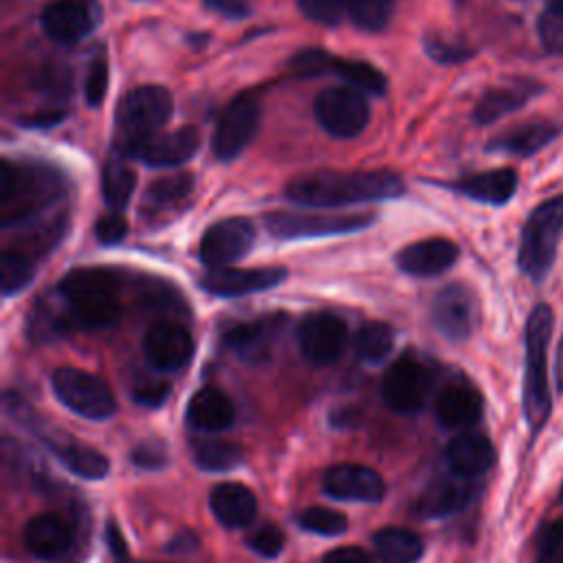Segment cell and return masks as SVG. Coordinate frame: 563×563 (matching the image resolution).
Masks as SVG:
<instances>
[{"label":"cell","instance_id":"6da1fadb","mask_svg":"<svg viewBox=\"0 0 563 563\" xmlns=\"http://www.w3.org/2000/svg\"><path fill=\"white\" fill-rule=\"evenodd\" d=\"M405 191L402 180L387 169L334 172L319 169L297 176L286 187V198L306 207H343L369 200L396 198Z\"/></svg>","mask_w":563,"mask_h":563},{"label":"cell","instance_id":"7a4b0ae2","mask_svg":"<svg viewBox=\"0 0 563 563\" xmlns=\"http://www.w3.org/2000/svg\"><path fill=\"white\" fill-rule=\"evenodd\" d=\"M68 328L99 330L121 314L119 277L103 266L68 271L55 288Z\"/></svg>","mask_w":563,"mask_h":563},{"label":"cell","instance_id":"3957f363","mask_svg":"<svg viewBox=\"0 0 563 563\" xmlns=\"http://www.w3.org/2000/svg\"><path fill=\"white\" fill-rule=\"evenodd\" d=\"M66 191L59 169L44 163L4 161L0 172V220L11 227L35 218Z\"/></svg>","mask_w":563,"mask_h":563},{"label":"cell","instance_id":"277c9868","mask_svg":"<svg viewBox=\"0 0 563 563\" xmlns=\"http://www.w3.org/2000/svg\"><path fill=\"white\" fill-rule=\"evenodd\" d=\"M552 308L537 303L526 321V374H523V413L532 433L541 431L550 418L552 396L548 383V347L552 339Z\"/></svg>","mask_w":563,"mask_h":563},{"label":"cell","instance_id":"5b68a950","mask_svg":"<svg viewBox=\"0 0 563 563\" xmlns=\"http://www.w3.org/2000/svg\"><path fill=\"white\" fill-rule=\"evenodd\" d=\"M563 235V194L543 200L530 211L521 227L517 266L534 284H541L559 251Z\"/></svg>","mask_w":563,"mask_h":563},{"label":"cell","instance_id":"8992f818","mask_svg":"<svg viewBox=\"0 0 563 563\" xmlns=\"http://www.w3.org/2000/svg\"><path fill=\"white\" fill-rule=\"evenodd\" d=\"M172 108V95L163 86H139L130 90L114 112L123 152L130 154L139 143L158 134V130L169 121Z\"/></svg>","mask_w":563,"mask_h":563},{"label":"cell","instance_id":"52a82bcc","mask_svg":"<svg viewBox=\"0 0 563 563\" xmlns=\"http://www.w3.org/2000/svg\"><path fill=\"white\" fill-rule=\"evenodd\" d=\"M9 409L70 473H75L84 479H101L108 475L110 460L101 451L79 442L75 435L51 424L48 420L40 418L37 413H31L29 409L18 407V402L9 405Z\"/></svg>","mask_w":563,"mask_h":563},{"label":"cell","instance_id":"ba28073f","mask_svg":"<svg viewBox=\"0 0 563 563\" xmlns=\"http://www.w3.org/2000/svg\"><path fill=\"white\" fill-rule=\"evenodd\" d=\"M51 385L59 402L88 420H106L117 411L110 387L95 374L79 367H59L51 376Z\"/></svg>","mask_w":563,"mask_h":563},{"label":"cell","instance_id":"9c48e42d","mask_svg":"<svg viewBox=\"0 0 563 563\" xmlns=\"http://www.w3.org/2000/svg\"><path fill=\"white\" fill-rule=\"evenodd\" d=\"M314 117L334 139H354L369 123V106L361 90L352 86H332L317 95Z\"/></svg>","mask_w":563,"mask_h":563},{"label":"cell","instance_id":"30bf717a","mask_svg":"<svg viewBox=\"0 0 563 563\" xmlns=\"http://www.w3.org/2000/svg\"><path fill=\"white\" fill-rule=\"evenodd\" d=\"M262 121L260 101L251 95L235 97L218 119L211 150L218 161L229 163L238 158L255 139Z\"/></svg>","mask_w":563,"mask_h":563},{"label":"cell","instance_id":"8fae6325","mask_svg":"<svg viewBox=\"0 0 563 563\" xmlns=\"http://www.w3.org/2000/svg\"><path fill=\"white\" fill-rule=\"evenodd\" d=\"M431 385V367L416 354H402L389 365L383 378V398L394 411L413 413L424 405Z\"/></svg>","mask_w":563,"mask_h":563},{"label":"cell","instance_id":"7c38bea8","mask_svg":"<svg viewBox=\"0 0 563 563\" xmlns=\"http://www.w3.org/2000/svg\"><path fill=\"white\" fill-rule=\"evenodd\" d=\"M266 229L279 240H299V238H321L352 233L369 227L374 216H323V213H292V211H273L266 218Z\"/></svg>","mask_w":563,"mask_h":563},{"label":"cell","instance_id":"4fadbf2b","mask_svg":"<svg viewBox=\"0 0 563 563\" xmlns=\"http://www.w3.org/2000/svg\"><path fill=\"white\" fill-rule=\"evenodd\" d=\"M101 20L97 0H53L42 11L44 33L59 44H77L88 37Z\"/></svg>","mask_w":563,"mask_h":563},{"label":"cell","instance_id":"5bb4252c","mask_svg":"<svg viewBox=\"0 0 563 563\" xmlns=\"http://www.w3.org/2000/svg\"><path fill=\"white\" fill-rule=\"evenodd\" d=\"M253 240L255 227L249 218H224L202 233L198 255L211 268H227L251 251Z\"/></svg>","mask_w":563,"mask_h":563},{"label":"cell","instance_id":"9a60e30c","mask_svg":"<svg viewBox=\"0 0 563 563\" xmlns=\"http://www.w3.org/2000/svg\"><path fill=\"white\" fill-rule=\"evenodd\" d=\"M297 343L310 363L330 365L347 343V323L332 312H310L299 321Z\"/></svg>","mask_w":563,"mask_h":563},{"label":"cell","instance_id":"2e32d148","mask_svg":"<svg viewBox=\"0 0 563 563\" xmlns=\"http://www.w3.org/2000/svg\"><path fill=\"white\" fill-rule=\"evenodd\" d=\"M431 319L449 341H464L477 325V299L464 284L444 286L431 301Z\"/></svg>","mask_w":563,"mask_h":563},{"label":"cell","instance_id":"e0dca14e","mask_svg":"<svg viewBox=\"0 0 563 563\" xmlns=\"http://www.w3.org/2000/svg\"><path fill=\"white\" fill-rule=\"evenodd\" d=\"M143 354L152 367L161 372H176L191 361L194 339L187 328L172 321H158L145 332Z\"/></svg>","mask_w":563,"mask_h":563},{"label":"cell","instance_id":"ac0fdd59","mask_svg":"<svg viewBox=\"0 0 563 563\" xmlns=\"http://www.w3.org/2000/svg\"><path fill=\"white\" fill-rule=\"evenodd\" d=\"M286 279L279 266L266 268H211L200 277V288L218 297H242L268 290Z\"/></svg>","mask_w":563,"mask_h":563},{"label":"cell","instance_id":"d6986e66","mask_svg":"<svg viewBox=\"0 0 563 563\" xmlns=\"http://www.w3.org/2000/svg\"><path fill=\"white\" fill-rule=\"evenodd\" d=\"M323 490L341 501L372 504L385 495L383 477L363 464H336L323 475Z\"/></svg>","mask_w":563,"mask_h":563},{"label":"cell","instance_id":"ffe728a7","mask_svg":"<svg viewBox=\"0 0 563 563\" xmlns=\"http://www.w3.org/2000/svg\"><path fill=\"white\" fill-rule=\"evenodd\" d=\"M198 145L200 132L191 125H183L176 132L150 136L147 141L139 143L130 156H136L152 167H178L198 152Z\"/></svg>","mask_w":563,"mask_h":563},{"label":"cell","instance_id":"44dd1931","mask_svg":"<svg viewBox=\"0 0 563 563\" xmlns=\"http://www.w3.org/2000/svg\"><path fill=\"white\" fill-rule=\"evenodd\" d=\"M457 246L446 238H427L396 253V266L413 277H435L457 262Z\"/></svg>","mask_w":563,"mask_h":563},{"label":"cell","instance_id":"7402d4cb","mask_svg":"<svg viewBox=\"0 0 563 563\" xmlns=\"http://www.w3.org/2000/svg\"><path fill=\"white\" fill-rule=\"evenodd\" d=\"M539 92H543V84L537 79H515L510 84L490 88L482 95V99L473 108V121L479 125H490L501 117L523 108Z\"/></svg>","mask_w":563,"mask_h":563},{"label":"cell","instance_id":"603a6c76","mask_svg":"<svg viewBox=\"0 0 563 563\" xmlns=\"http://www.w3.org/2000/svg\"><path fill=\"white\" fill-rule=\"evenodd\" d=\"M559 134H561V125L550 121V119L526 121V123L512 125L506 132L493 136L486 143V152H499V154H510V156L526 158V156H532V154L541 152Z\"/></svg>","mask_w":563,"mask_h":563},{"label":"cell","instance_id":"cb8c5ba5","mask_svg":"<svg viewBox=\"0 0 563 563\" xmlns=\"http://www.w3.org/2000/svg\"><path fill=\"white\" fill-rule=\"evenodd\" d=\"M473 495V484L468 477H462L457 473L433 479L418 497L416 512L420 517H446L457 510H462Z\"/></svg>","mask_w":563,"mask_h":563},{"label":"cell","instance_id":"d4e9b609","mask_svg":"<svg viewBox=\"0 0 563 563\" xmlns=\"http://www.w3.org/2000/svg\"><path fill=\"white\" fill-rule=\"evenodd\" d=\"M451 187L471 200L499 207V205H506L517 194L519 176L512 167H499V169L464 176L451 183Z\"/></svg>","mask_w":563,"mask_h":563},{"label":"cell","instance_id":"484cf974","mask_svg":"<svg viewBox=\"0 0 563 563\" xmlns=\"http://www.w3.org/2000/svg\"><path fill=\"white\" fill-rule=\"evenodd\" d=\"M70 526L55 512H40L24 528L26 550L44 561L62 556L70 548Z\"/></svg>","mask_w":563,"mask_h":563},{"label":"cell","instance_id":"4316f807","mask_svg":"<svg viewBox=\"0 0 563 563\" xmlns=\"http://www.w3.org/2000/svg\"><path fill=\"white\" fill-rule=\"evenodd\" d=\"M209 506L216 519L231 530L246 528L257 515V499L255 495L235 482L218 484L209 495Z\"/></svg>","mask_w":563,"mask_h":563},{"label":"cell","instance_id":"83f0119b","mask_svg":"<svg viewBox=\"0 0 563 563\" xmlns=\"http://www.w3.org/2000/svg\"><path fill=\"white\" fill-rule=\"evenodd\" d=\"M482 394L466 380L449 383L435 402V416L444 427H468L479 420Z\"/></svg>","mask_w":563,"mask_h":563},{"label":"cell","instance_id":"f1b7e54d","mask_svg":"<svg viewBox=\"0 0 563 563\" xmlns=\"http://www.w3.org/2000/svg\"><path fill=\"white\" fill-rule=\"evenodd\" d=\"M235 409L218 387H202L187 405V422L198 431H222L233 424Z\"/></svg>","mask_w":563,"mask_h":563},{"label":"cell","instance_id":"f546056e","mask_svg":"<svg viewBox=\"0 0 563 563\" xmlns=\"http://www.w3.org/2000/svg\"><path fill=\"white\" fill-rule=\"evenodd\" d=\"M446 460L453 473L473 479L493 466L495 449L488 438L479 433H462L451 440L446 449Z\"/></svg>","mask_w":563,"mask_h":563},{"label":"cell","instance_id":"4dcf8cb0","mask_svg":"<svg viewBox=\"0 0 563 563\" xmlns=\"http://www.w3.org/2000/svg\"><path fill=\"white\" fill-rule=\"evenodd\" d=\"M273 323L266 319L235 323L224 332L227 347L244 363H262L268 354Z\"/></svg>","mask_w":563,"mask_h":563},{"label":"cell","instance_id":"1f68e13d","mask_svg":"<svg viewBox=\"0 0 563 563\" xmlns=\"http://www.w3.org/2000/svg\"><path fill=\"white\" fill-rule=\"evenodd\" d=\"M374 550L380 563H416L422 552V539L407 528H383L374 534Z\"/></svg>","mask_w":563,"mask_h":563},{"label":"cell","instance_id":"d6a6232c","mask_svg":"<svg viewBox=\"0 0 563 563\" xmlns=\"http://www.w3.org/2000/svg\"><path fill=\"white\" fill-rule=\"evenodd\" d=\"M194 189V178L189 174H172L154 180L143 198V211L147 216H158L169 209H176L189 198Z\"/></svg>","mask_w":563,"mask_h":563},{"label":"cell","instance_id":"836d02e7","mask_svg":"<svg viewBox=\"0 0 563 563\" xmlns=\"http://www.w3.org/2000/svg\"><path fill=\"white\" fill-rule=\"evenodd\" d=\"M134 185H136V176L121 158H110L103 165L101 194H103V200L110 207V211L121 213L125 209V205L130 202V198L134 194Z\"/></svg>","mask_w":563,"mask_h":563},{"label":"cell","instance_id":"e575fe53","mask_svg":"<svg viewBox=\"0 0 563 563\" xmlns=\"http://www.w3.org/2000/svg\"><path fill=\"white\" fill-rule=\"evenodd\" d=\"M332 73H336L352 88L369 95H383L387 90V77L374 64L363 59H343L334 55Z\"/></svg>","mask_w":563,"mask_h":563},{"label":"cell","instance_id":"d590c367","mask_svg":"<svg viewBox=\"0 0 563 563\" xmlns=\"http://www.w3.org/2000/svg\"><path fill=\"white\" fill-rule=\"evenodd\" d=\"M35 275V262L24 251L9 246L2 251L0 257V288L4 297L20 292L24 286L31 284Z\"/></svg>","mask_w":563,"mask_h":563},{"label":"cell","instance_id":"8d00e7d4","mask_svg":"<svg viewBox=\"0 0 563 563\" xmlns=\"http://www.w3.org/2000/svg\"><path fill=\"white\" fill-rule=\"evenodd\" d=\"M191 449L202 471H229L242 462V449L229 440H196Z\"/></svg>","mask_w":563,"mask_h":563},{"label":"cell","instance_id":"74e56055","mask_svg":"<svg viewBox=\"0 0 563 563\" xmlns=\"http://www.w3.org/2000/svg\"><path fill=\"white\" fill-rule=\"evenodd\" d=\"M356 354L367 363H380L394 347V330L383 321L365 323L354 339Z\"/></svg>","mask_w":563,"mask_h":563},{"label":"cell","instance_id":"f35d334b","mask_svg":"<svg viewBox=\"0 0 563 563\" xmlns=\"http://www.w3.org/2000/svg\"><path fill=\"white\" fill-rule=\"evenodd\" d=\"M537 33L550 55H563V0H545L537 20Z\"/></svg>","mask_w":563,"mask_h":563},{"label":"cell","instance_id":"ab89813d","mask_svg":"<svg viewBox=\"0 0 563 563\" xmlns=\"http://www.w3.org/2000/svg\"><path fill=\"white\" fill-rule=\"evenodd\" d=\"M297 523L312 534H321V537H336L343 534L347 528V517L339 510L332 508H323V506H310L303 512H299Z\"/></svg>","mask_w":563,"mask_h":563},{"label":"cell","instance_id":"60d3db41","mask_svg":"<svg viewBox=\"0 0 563 563\" xmlns=\"http://www.w3.org/2000/svg\"><path fill=\"white\" fill-rule=\"evenodd\" d=\"M391 0H352L350 22L363 31H383L391 20Z\"/></svg>","mask_w":563,"mask_h":563},{"label":"cell","instance_id":"b9f144b4","mask_svg":"<svg viewBox=\"0 0 563 563\" xmlns=\"http://www.w3.org/2000/svg\"><path fill=\"white\" fill-rule=\"evenodd\" d=\"M297 7L310 22L336 26L343 20H350L352 0H297Z\"/></svg>","mask_w":563,"mask_h":563},{"label":"cell","instance_id":"7bdbcfd3","mask_svg":"<svg viewBox=\"0 0 563 563\" xmlns=\"http://www.w3.org/2000/svg\"><path fill=\"white\" fill-rule=\"evenodd\" d=\"M422 44L427 55L440 64H460L473 55V51L464 42L444 37L440 33H427Z\"/></svg>","mask_w":563,"mask_h":563},{"label":"cell","instance_id":"ee69618b","mask_svg":"<svg viewBox=\"0 0 563 563\" xmlns=\"http://www.w3.org/2000/svg\"><path fill=\"white\" fill-rule=\"evenodd\" d=\"M332 62H334V55H330L328 51H321V48H303L299 51L292 59H290V68L297 77H303V79H310V77H317V75H325V73H332Z\"/></svg>","mask_w":563,"mask_h":563},{"label":"cell","instance_id":"f6af8a7d","mask_svg":"<svg viewBox=\"0 0 563 563\" xmlns=\"http://www.w3.org/2000/svg\"><path fill=\"white\" fill-rule=\"evenodd\" d=\"M284 541L286 537L275 523H264L246 537V545L264 559H275L284 550Z\"/></svg>","mask_w":563,"mask_h":563},{"label":"cell","instance_id":"bcb514c9","mask_svg":"<svg viewBox=\"0 0 563 563\" xmlns=\"http://www.w3.org/2000/svg\"><path fill=\"white\" fill-rule=\"evenodd\" d=\"M537 563H563V517L543 526L539 534Z\"/></svg>","mask_w":563,"mask_h":563},{"label":"cell","instance_id":"7dc6e473","mask_svg":"<svg viewBox=\"0 0 563 563\" xmlns=\"http://www.w3.org/2000/svg\"><path fill=\"white\" fill-rule=\"evenodd\" d=\"M108 90V62L103 57L92 59L84 79V99L88 106H101Z\"/></svg>","mask_w":563,"mask_h":563},{"label":"cell","instance_id":"c3c4849f","mask_svg":"<svg viewBox=\"0 0 563 563\" xmlns=\"http://www.w3.org/2000/svg\"><path fill=\"white\" fill-rule=\"evenodd\" d=\"M132 462L141 468H161L167 464V446L161 440H145L134 446Z\"/></svg>","mask_w":563,"mask_h":563},{"label":"cell","instance_id":"681fc988","mask_svg":"<svg viewBox=\"0 0 563 563\" xmlns=\"http://www.w3.org/2000/svg\"><path fill=\"white\" fill-rule=\"evenodd\" d=\"M125 233H128V222L117 211H110V213L101 216L95 224V235L103 244H117L125 238Z\"/></svg>","mask_w":563,"mask_h":563},{"label":"cell","instance_id":"f907efd6","mask_svg":"<svg viewBox=\"0 0 563 563\" xmlns=\"http://www.w3.org/2000/svg\"><path fill=\"white\" fill-rule=\"evenodd\" d=\"M169 396V385L163 380H136L132 385V398L145 407H158Z\"/></svg>","mask_w":563,"mask_h":563},{"label":"cell","instance_id":"816d5d0a","mask_svg":"<svg viewBox=\"0 0 563 563\" xmlns=\"http://www.w3.org/2000/svg\"><path fill=\"white\" fill-rule=\"evenodd\" d=\"M207 9H211L213 13H220L222 18L229 20H242L246 15H251V7L246 0H202Z\"/></svg>","mask_w":563,"mask_h":563},{"label":"cell","instance_id":"f5cc1de1","mask_svg":"<svg viewBox=\"0 0 563 563\" xmlns=\"http://www.w3.org/2000/svg\"><path fill=\"white\" fill-rule=\"evenodd\" d=\"M321 563H374L372 556L358 545H343L323 556Z\"/></svg>","mask_w":563,"mask_h":563},{"label":"cell","instance_id":"db71d44e","mask_svg":"<svg viewBox=\"0 0 563 563\" xmlns=\"http://www.w3.org/2000/svg\"><path fill=\"white\" fill-rule=\"evenodd\" d=\"M64 117H66V110H64V108H51V110H44V112L33 114V117L26 119L24 123H26V125H33V128H51V125L59 123Z\"/></svg>","mask_w":563,"mask_h":563},{"label":"cell","instance_id":"11a10c76","mask_svg":"<svg viewBox=\"0 0 563 563\" xmlns=\"http://www.w3.org/2000/svg\"><path fill=\"white\" fill-rule=\"evenodd\" d=\"M106 543L110 545V552L117 556V559H125L128 556V548H125V539L121 537V532L117 530L114 523L108 526V532H106Z\"/></svg>","mask_w":563,"mask_h":563},{"label":"cell","instance_id":"9f6ffc18","mask_svg":"<svg viewBox=\"0 0 563 563\" xmlns=\"http://www.w3.org/2000/svg\"><path fill=\"white\" fill-rule=\"evenodd\" d=\"M554 369H556V387L563 394V336H561L559 347H556V365H554Z\"/></svg>","mask_w":563,"mask_h":563}]
</instances>
